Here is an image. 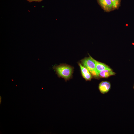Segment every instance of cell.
I'll return each mask as SVG.
<instances>
[{"label": "cell", "instance_id": "obj_1", "mask_svg": "<svg viewBox=\"0 0 134 134\" xmlns=\"http://www.w3.org/2000/svg\"><path fill=\"white\" fill-rule=\"evenodd\" d=\"M59 77L64 78L66 81L72 78L73 67L65 64H61L53 67Z\"/></svg>", "mask_w": 134, "mask_h": 134}, {"label": "cell", "instance_id": "obj_2", "mask_svg": "<svg viewBox=\"0 0 134 134\" xmlns=\"http://www.w3.org/2000/svg\"><path fill=\"white\" fill-rule=\"evenodd\" d=\"M81 64L86 68L95 78L99 77V74L96 70L95 60L91 56L85 57L81 60Z\"/></svg>", "mask_w": 134, "mask_h": 134}, {"label": "cell", "instance_id": "obj_3", "mask_svg": "<svg viewBox=\"0 0 134 134\" xmlns=\"http://www.w3.org/2000/svg\"><path fill=\"white\" fill-rule=\"evenodd\" d=\"M98 3L104 11L109 12L116 9L111 0H97Z\"/></svg>", "mask_w": 134, "mask_h": 134}, {"label": "cell", "instance_id": "obj_4", "mask_svg": "<svg viewBox=\"0 0 134 134\" xmlns=\"http://www.w3.org/2000/svg\"><path fill=\"white\" fill-rule=\"evenodd\" d=\"M78 65L80 67L81 74L83 77L86 81H90L92 78L91 74L88 70L82 65L79 63Z\"/></svg>", "mask_w": 134, "mask_h": 134}, {"label": "cell", "instance_id": "obj_5", "mask_svg": "<svg viewBox=\"0 0 134 134\" xmlns=\"http://www.w3.org/2000/svg\"><path fill=\"white\" fill-rule=\"evenodd\" d=\"M111 85L109 82L107 81H103L99 84V89L100 92L103 94L107 92L110 89Z\"/></svg>", "mask_w": 134, "mask_h": 134}, {"label": "cell", "instance_id": "obj_6", "mask_svg": "<svg viewBox=\"0 0 134 134\" xmlns=\"http://www.w3.org/2000/svg\"><path fill=\"white\" fill-rule=\"evenodd\" d=\"M95 62L96 70L98 74L99 72L103 70L111 69L108 66L104 63L98 62L95 60Z\"/></svg>", "mask_w": 134, "mask_h": 134}, {"label": "cell", "instance_id": "obj_7", "mask_svg": "<svg viewBox=\"0 0 134 134\" xmlns=\"http://www.w3.org/2000/svg\"><path fill=\"white\" fill-rule=\"evenodd\" d=\"M115 74V73L111 69L104 70L99 73V77L101 78H107Z\"/></svg>", "mask_w": 134, "mask_h": 134}, {"label": "cell", "instance_id": "obj_8", "mask_svg": "<svg viewBox=\"0 0 134 134\" xmlns=\"http://www.w3.org/2000/svg\"><path fill=\"white\" fill-rule=\"evenodd\" d=\"M114 4L116 9H119L121 6V0H111Z\"/></svg>", "mask_w": 134, "mask_h": 134}, {"label": "cell", "instance_id": "obj_9", "mask_svg": "<svg viewBox=\"0 0 134 134\" xmlns=\"http://www.w3.org/2000/svg\"><path fill=\"white\" fill-rule=\"evenodd\" d=\"M30 2H31L33 1H35L38 2H40L42 1L43 0H27Z\"/></svg>", "mask_w": 134, "mask_h": 134}, {"label": "cell", "instance_id": "obj_10", "mask_svg": "<svg viewBox=\"0 0 134 134\" xmlns=\"http://www.w3.org/2000/svg\"></svg>", "mask_w": 134, "mask_h": 134}]
</instances>
